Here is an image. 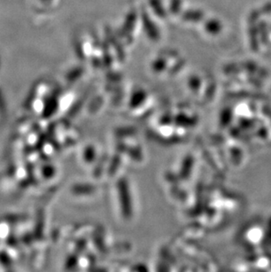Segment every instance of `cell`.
Wrapping results in <instances>:
<instances>
[{"instance_id":"cell-1","label":"cell","mask_w":271,"mask_h":272,"mask_svg":"<svg viewBox=\"0 0 271 272\" xmlns=\"http://www.w3.org/2000/svg\"><path fill=\"white\" fill-rule=\"evenodd\" d=\"M142 22L144 24V31L148 37L153 41H158L160 37V29H158L147 13H144L142 15Z\"/></svg>"},{"instance_id":"cell-2","label":"cell","mask_w":271,"mask_h":272,"mask_svg":"<svg viewBox=\"0 0 271 272\" xmlns=\"http://www.w3.org/2000/svg\"><path fill=\"white\" fill-rule=\"evenodd\" d=\"M204 17V13L199 10H188L182 14V19L189 22H198Z\"/></svg>"},{"instance_id":"cell-3","label":"cell","mask_w":271,"mask_h":272,"mask_svg":"<svg viewBox=\"0 0 271 272\" xmlns=\"http://www.w3.org/2000/svg\"><path fill=\"white\" fill-rule=\"evenodd\" d=\"M149 1H150L151 6L154 13H156L158 16L160 18L166 16V10L162 7V3L160 0H149Z\"/></svg>"},{"instance_id":"cell-4","label":"cell","mask_w":271,"mask_h":272,"mask_svg":"<svg viewBox=\"0 0 271 272\" xmlns=\"http://www.w3.org/2000/svg\"><path fill=\"white\" fill-rule=\"evenodd\" d=\"M182 8V0H173L172 5L170 6V10L173 13H178Z\"/></svg>"},{"instance_id":"cell-5","label":"cell","mask_w":271,"mask_h":272,"mask_svg":"<svg viewBox=\"0 0 271 272\" xmlns=\"http://www.w3.org/2000/svg\"><path fill=\"white\" fill-rule=\"evenodd\" d=\"M205 29H207L208 32L213 34V33L217 32L218 29H219V27H218V25L215 21H210V22L207 23Z\"/></svg>"},{"instance_id":"cell-6","label":"cell","mask_w":271,"mask_h":272,"mask_svg":"<svg viewBox=\"0 0 271 272\" xmlns=\"http://www.w3.org/2000/svg\"><path fill=\"white\" fill-rule=\"evenodd\" d=\"M44 1H50V0H44Z\"/></svg>"}]
</instances>
